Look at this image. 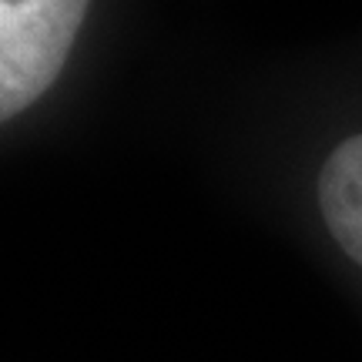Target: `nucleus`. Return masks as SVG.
<instances>
[{"instance_id": "nucleus-1", "label": "nucleus", "mask_w": 362, "mask_h": 362, "mask_svg": "<svg viewBox=\"0 0 362 362\" xmlns=\"http://www.w3.org/2000/svg\"><path fill=\"white\" fill-rule=\"evenodd\" d=\"M90 0H0V117L24 115L64 71Z\"/></svg>"}, {"instance_id": "nucleus-2", "label": "nucleus", "mask_w": 362, "mask_h": 362, "mask_svg": "<svg viewBox=\"0 0 362 362\" xmlns=\"http://www.w3.org/2000/svg\"><path fill=\"white\" fill-rule=\"evenodd\" d=\"M319 211L336 245L362 265V134H352L319 171Z\"/></svg>"}]
</instances>
